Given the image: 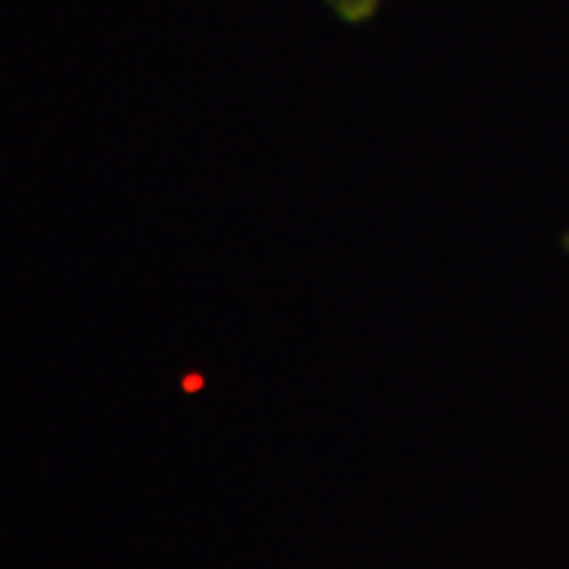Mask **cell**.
<instances>
[{
  "instance_id": "1",
  "label": "cell",
  "mask_w": 569,
  "mask_h": 569,
  "mask_svg": "<svg viewBox=\"0 0 569 569\" xmlns=\"http://www.w3.org/2000/svg\"><path fill=\"white\" fill-rule=\"evenodd\" d=\"M563 244H567V250H569V234H567V238H563Z\"/></svg>"
}]
</instances>
